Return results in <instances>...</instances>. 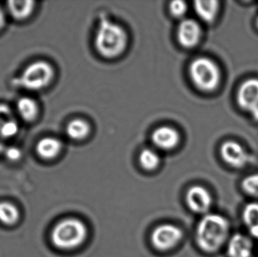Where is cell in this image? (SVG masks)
<instances>
[{
  "label": "cell",
  "instance_id": "1",
  "mask_svg": "<svg viewBox=\"0 0 258 257\" xmlns=\"http://www.w3.org/2000/svg\"><path fill=\"white\" fill-rule=\"evenodd\" d=\"M229 232L230 223L224 216L206 214L197 226V244L206 253L218 251L227 241Z\"/></svg>",
  "mask_w": 258,
  "mask_h": 257
},
{
  "label": "cell",
  "instance_id": "2",
  "mask_svg": "<svg viewBox=\"0 0 258 257\" xmlns=\"http://www.w3.org/2000/svg\"><path fill=\"white\" fill-rule=\"evenodd\" d=\"M95 45L97 51L104 57H117L126 47V33L121 26L103 18L95 35Z\"/></svg>",
  "mask_w": 258,
  "mask_h": 257
},
{
  "label": "cell",
  "instance_id": "3",
  "mask_svg": "<svg viewBox=\"0 0 258 257\" xmlns=\"http://www.w3.org/2000/svg\"><path fill=\"white\" fill-rule=\"evenodd\" d=\"M86 225L78 219L69 218L56 225L51 232L53 244L59 249L71 250L77 248L87 239Z\"/></svg>",
  "mask_w": 258,
  "mask_h": 257
},
{
  "label": "cell",
  "instance_id": "4",
  "mask_svg": "<svg viewBox=\"0 0 258 257\" xmlns=\"http://www.w3.org/2000/svg\"><path fill=\"white\" fill-rule=\"evenodd\" d=\"M189 75L194 84L203 92L215 90L221 80L219 68L207 57H199L191 63Z\"/></svg>",
  "mask_w": 258,
  "mask_h": 257
},
{
  "label": "cell",
  "instance_id": "5",
  "mask_svg": "<svg viewBox=\"0 0 258 257\" xmlns=\"http://www.w3.org/2000/svg\"><path fill=\"white\" fill-rule=\"evenodd\" d=\"M54 77L52 66L39 60L29 65L18 78V84L30 91H39L48 85Z\"/></svg>",
  "mask_w": 258,
  "mask_h": 257
},
{
  "label": "cell",
  "instance_id": "6",
  "mask_svg": "<svg viewBox=\"0 0 258 257\" xmlns=\"http://www.w3.org/2000/svg\"><path fill=\"white\" fill-rule=\"evenodd\" d=\"M183 237L181 229L175 225H159L152 232L151 242L155 248L165 251L174 248Z\"/></svg>",
  "mask_w": 258,
  "mask_h": 257
},
{
  "label": "cell",
  "instance_id": "7",
  "mask_svg": "<svg viewBox=\"0 0 258 257\" xmlns=\"http://www.w3.org/2000/svg\"><path fill=\"white\" fill-rule=\"evenodd\" d=\"M238 104L258 121V79L251 78L241 85L238 92Z\"/></svg>",
  "mask_w": 258,
  "mask_h": 257
},
{
  "label": "cell",
  "instance_id": "8",
  "mask_svg": "<svg viewBox=\"0 0 258 257\" xmlns=\"http://www.w3.org/2000/svg\"><path fill=\"white\" fill-rule=\"evenodd\" d=\"M186 201L189 209L197 214H206L212 205L210 193L201 186H194L189 189Z\"/></svg>",
  "mask_w": 258,
  "mask_h": 257
},
{
  "label": "cell",
  "instance_id": "9",
  "mask_svg": "<svg viewBox=\"0 0 258 257\" xmlns=\"http://www.w3.org/2000/svg\"><path fill=\"white\" fill-rule=\"evenodd\" d=\"M223 159L232 167L240 168L249 160L248 153L244 148L238 143L227 141L223 144L221 149Z\"/></svg>",
  "mask_w": 258,
  "mask_h": 257
},
{
  "label": "cell",
  "instance_id": "10",
  "mask_svg": "<svg viewBox=\"0 0 258 257\" xmlns=\"http://www.w3.org/2000/svg\"><path fill=\"white\" fill-rule=\"evenodd\" d=\"M201 35L200 26L194 20H183L177 30V39L180 45L185 48L195 46L200 41Z\"/></svg>",
  "mask_w": 258,
  "mask_h": 257
},
{
  "label": "cell",
  "instance_id": "11",
  "mask_svg": "<svg viewBox=\"0 0 258 257\" xmlns=\"http://www.w3.org/2000/svg\"><path fill=\"white\" fill-rule=\"evenodd\" d=\"M179 134L174 128L162 126L156 128L151 136L155 146L163 150H170L177 146L179 143Z\"/></svg>",
  "mask_w": 258,
  "mask_h": 257
},
{
  "label": "cell",
  "instance_id": "12",
  "mask_svg": "<svg viewBox=\"0 0 258 257\" xmlns=\"http://www.w3.org/2000/svg\"><path fill=\"white\" fill-rule=\"evenodd\" d=\"M252 242L242 234H235L228 241L227 253L230 257H251Z\"/></svg>",
  "mask_w": 258,
  "mask_h": 257
},
{
  "label": "cell",
  "instance_id": "13",
  "mask_svg": "<svg viewBox=\"0 0 258 257\" xmlns=\"http://www.w3.org/2000/svg\"><path fill=\"white\" fill-rule=\"evenodd\" d=\"M62 143L55 137H45L38 142L36 152L44 159H52L60 154Z\"/></svg>",
  "mask_w": 258,
  "mask_h": 257
},
{
  "label": "cell",
  "instance_id": "14",
  "mask_svg": "<svg viewBox=\"0 0 258 257\" xmlns=\"http://www.w3.org/2000/svg\"><path fill=\"white\" fill-rule=\"evenodd\" d=\"M8 7L11 15L15 19L23 21L27 19L33 13L35 2L30 0H12L8 2Z\"/></svg>",
  "mask_w": 258,
  "mask_h": 257
},
{
  "label": "cell",
  "instance_id": "15",
  "mask_svg": "<svg viewBox=\"0 0 258 257\" xmlns=\"http://www.w3.org/2000/svg\"><path fill=\"white\" fill-rule=\"evenodd\" d=\"M17 110L25 122H33L37 117L39 107L36 101L27 97L19 99L17 103Z\"/></svg>",
  "mask_w": 258,
  "mask_h": 257
},
{
  "label": "cell",
  "instance_id": "16",
  "mask_svg": "<svg viewBox=\"0 0 258 257\" xmlns=\"http://www.w3.org/2000/svg\"><path fill=\"white\" fill-rule=\"evenodd\" d=\"M218 7V2L217 1H197L194 3L196 13L203 21L208 23L214 21Z\"/></svg>",
  "mask_w": 258,
  "mask_h": 257
},
{
  "label": "cell",
  "instance_id": "17",
  "mask_svg": "<svg viewBox=\"0 0 258 257\" xmlns=\"http://www.w3.org/2000/svg\"><path fill=\"white\" fill-rule=\"evenodd\" d=\"M66 131L70 138L76 140H83L89 135L90 127L89 124L83 119H74L68 124Z\"/></svg>",
  "mask_w": 258,
  "mask_h": 257
},
{
  "label": "cell",
  "instance_id": "18",
  "mask_svg": "<svg viewBox=\"0 0 258 257\" xmlns=\"http://www.w3.org/2000/svg\"><path fill=\"white\" fill-rule=\"evenodd\" d=\"M18 208L9 202L0 203V221L6 225L15 224L19 219Z\"/></svg>",
  "mask_w": 258,
  "mask_h": 257
},
{
  "label": "cell",
  "instance_id": "19",
  "mask_svg": "<svg viewBox=\"0 0 258 257\" xmlns=\"http://www.w3.org/2000/svg\"><path fill=\"white\" fill-rule=\"evenodd\" d=\"M139 161L145 170H155L160 164V156L153 149H144L140 154Z\"/></svg>",
  "mask_w": 258,
  "mask_h": 257
},
{
  "label": "cell",
  "instance_id": "20",
  "mask_svg": "<svg viewBox=\"0 0 258 257\" xmlns=\"http://www.w3.org/2000/svg\"><path fill=\"white\" fill-rule=\"evenodd\" d=\"M242 219L249 229L258 226V202H251L245 207Z\"/></svg>",
  "mask_w": 258,
  "mask_h": 257
},
{
  "label": "cell",
  "instance_id": "21",
  "mask_svg": "<svg viewBox=\"0 0 258 257\" xmlns=\"http://www.w3.org/2000/svg\"><path fill=\"white\" fill-rule=\"evenodd\" d=\"M242 188L248 196L258 199V175L246 177L242 181Z\"/></svg>",
  "mask_w": 258,
  "mask_h": 257
},
{
  "label": "cell",
  "instance_id": "22",
  "mask_svg": "<svg viewBox=\"0 0 258 257\" xmlns=\"http://www.w3.org/2000/svg\"><path fill=\"white\" fill-rule=\"evenodd\" d=\"M18 131H19V125L16 119H15L0 128V136L3 138H12L17 135Z\"/></svg>",
  "mask_w": 258,
  "mask_h": 257
},
{
  "label": "cell",
  "instance_id": "23",
  "mask_svg": "<svg viewBox=\"0 0 258 257\" xmlns=\"http://www.w3.org/2000/svg\"><path fill=\"white\" fill-rule=\"evenodd\" d=\"M169 8L171 14L177 18H181L187 11V5L183 1L171 2Z\"/></svg>",
  "mask_w": 258,
  "mask_h": 257
},
{
  "label": "cell",
  "instance_id": "24",
  "mask_svg": "<svg viewBox=\"0 0 258 257\" xmlns=\"http://www.w3.org/2000/svg\"><path fill=\"white\" fill-rule=\"evenodd\" d=\"M13 119L15 117L10 107L6 104H0V128Z\"/></svg>",
  "mask_w": 258,
  "mask_h": 257
},
{
  "label": "cell",
  "instance_id": "25",
  "mask_svg": "<svg viewBox=\"0 0 258 257\" xmlns=\"http://www.w3.org/2000/svg\"><path fill=\"white\" fill-rule=\"evenodd\" d=\"M4 152L6 158H7L9 161H18V160H19L20 158H21V155H22V152H21V149L15 147V146L6 148Z\"/></svg>",
  "mask_w": 258,
  "mask_h": 257
},
{
  "label": "cell",
  "instance_id": "26",
  "mask_svg": "<svg viewBox=\"0 0 258 257\" xmlns=\"http://www.w3.org/2000/svg\"><path fill=\"white\" fill-rule=\"evenodd\" d=\"M5 24H6V17H5L3 9L0 7V30L5 27Z\"/></svg>",
  "mask_w": 258,
  "mask_h": 257
},
{
  "label": "cell",
  "instance_id": "27",
  "mask_svg": "<svg viewBox=\"0 0 258 257\" xmlns=\"http://www.w3.org/2000/svg\"><path fill=\"white\" fill-rule=\"evenodd\" d=\"M5 149H6V147H5L4 145L0 143V153H1V152H4Z\"/></svg>",
  "mask_w": 258,
  "mask_h": 257
},
{
  "label": "cell",
  "instance_id": "28",
  "mask_svg": "<svg viewBox=\"0 0 258 257\" xmlns=\"http://www.w3.org/2000/svg\"><path fill=\"white\" fill-rule=\"evenodd\" d=\"M257 27H258V18H257Z\"/></svg>",
  "mask_w": 258,
  "mask_h": 257
}]
</instances>
